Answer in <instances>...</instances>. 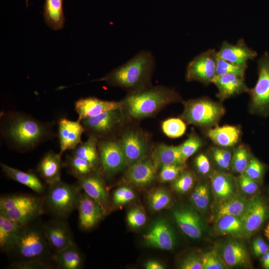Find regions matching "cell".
Instances as JSON below:
<instances>
[{"instance_id":"6da1fadb","label":"cell","mask_w":269,"mask_h":269,"mask_svg":"<svg viewBox=\"0 0 269 269\" xmlns=\"http://www.w3.org/2000/svg\"><path fill=\"white\" fill-rule=\"evenodd\" d=\"M4 119L1 126V134L18 151L33 149L53 135L50 124L29 115L12 112L5 115Z\"/></svg>"},{"instance_id":"7a4b0ae2","label":"cell","mask_w":269,"mask_h":269,"mask_svg":"<svg viewBox=\"0 0 269 269\" xmlns=\"http://www.w3.org/2000/svg\"><path fill=\"white\" fill-rule=\"evenodd\" d=\"M154 67L155 60L151 52L141 50L101 80L134 92L148 87Z\"/></svg>"},{"instance_id":"3957f363","label":"cell","mask_w":269,"mask_h":269,"mask_svg":"<svg viewBox=\"0 0 269 269\" xmlns=\"http://www.w3.org/2000/svg\"><path fill=\"white\" fill-rule=\"evenodd\" d=\"M178 93L164 86L147 87L132 92L122 101L126 114L133 119L147 118L165 106L180 100Z\"/></svg>"},{"instance_id":"277c9868","label":"cell","mask_w":269,"mask_h":269,"mask_svg":"<svg viewBox=\"0 0 269 269\" xmlns=\"http://www.w3.org/2000/svg\"><path fill=\"white\" fill-rule=\"evenodd\" d=\"M52 251L42 224H34L33 221L25 225L9 254L14 255L15 259L13 262L41 260L54 262Z\"/></svg>"},{"instance_id":"5b68a950","label":"cell","mask_w":269,"mask_h":269,"mask_svg":"<svg viewBox=\"0 0 269 269\" xmlns=\"http://www.w3.org/2000/svg\"><path fill=\"white\" fill-rule=\"evenodd\" d=\"M48 185L42 199L45 211L56 218H65L77 209L81 189L78 184H69L61 180Z\"/></svg>"},{"instance_id":"8992f818","label":"cell","mask_w":269,"mask_h":269,"mask_svg":"<svg viewBox=\"0 0 269 269\" xmlns=\"http://www.w3.org/2000/svg\"><path fill=\"white\" fill-rule=\"evenodd\" d=\"M224 113L225 109L222 105L202 98L185 102L181 117L188 124L210 128L217 124Z\"/></svg>"},{"instance_id":"52a82bcc","label":"cell","mask_w":269,"mask_h":269,"mask_svg":"<svg viewBox=\"0 0 269 269\" xmlns=\"http://www.w3.org/2000/svg\"><path fill=\"white\" fill-rule=\"evenodd\" d=\"M258 78L254 87L249 89L251 111L267 116L269 114V54L265 52L258 61Z\"/></svg>"},{"instance_id":"ba28073f","label":"cell","mask_w":269,"mask_h":269,"mask_svg":"<svg viewBox=\"0 0 269 269\" xmlns=\"http://www.w3.org/2000/svg\"><path fill=\"white\" fill-rule=\"evenodd\" d=\"M217 51L209 49L199 54L190 61L186 68L187 81H196L204 85L212 83L216 76Z\"/></svg>"},{"instance_id":"9c48e42d","label":"cell","mask_w":269,"mask_h":269,"mask_svg":"<svg viewBox=\"0 0 269 269\" xmlns=\"http://www.w3.org/2000/svg\"><path fill=\"white\" fill-rule=\"evenodd\" d=\"M99 162L106 175L113 174L127 165L120 141L105 139L98 141Z\"/></svg>"},{"instance_id":"30bf717a","label":"cell","mask_w":269,"mask_h":269,"mask_svg":"<svg viewBox=\"0 0 269 269\" xmlns=\"http://www.w3.org/2000/svg\"><path fill=\"white\" fill-rule=\"evenodd\" d=\"M43 231L54 254L74 243L68 224L64 219L56 218L42 224Z\"/></svg>"},{"instance_id":"8fae6325","label":"cell","mask_w":269,"mask_h":269,"mask_svg":"<svg viewBox=\"0 0 269 269\" xmlns=\"http://www.w3.org/2000/svg\"><path fill=\"white\" fill-rule=\"evenodd\" d=\"M122 150L130 166L146 158L148 143L140 132L130 130L125 132L120 140Z\"/></svg>"},{"instance_id":"7c38bea8","label":"cell","mask_w":269,"mask_h":269,"mask_svg":"<svg viewBox=\"0 0 269 269\" xmlns=\"http://www.w3.org/2000/svg\"><path fill=\"white\" fill-rule=\"evenodd\" d=\"M122 109L114 110L80 121L85 132L98 138L109 134L122 121Z\"/></svg>"},{"instance_id":"4fadbf2b","label":"cell","mask_w":269,"mask_h":269,"mask_svg":"<svg viewBox=\"0 0 269 269\" xmlns=\"http://www.w3.org/2000/svg\"><path fill=\"white\" fill-rule=\"evenodd\" d=\"M146 244L163 250H171L175 245V237L169 224L164 220L156 221L143 236Z\"/></svg>"},{"instance_id":"5bb4252c","label":"cell","mask_w":269,"mask_h":269,"mask_svg":"<svg viewBox=\"0 0 269 269\" xmlns=\"http://www.w3.org/2000/svg\"><path fill=\"white\" fill-rule=\"evenodd\" d=\"M122 102L103 100L94 97L80 98L74 103L78 120L98 116L108 111L122 109Z\"/></svg>"},{"instance_id":"9a60e30c","label":"cell","mask_w":269,"mask_h":269,"mask_svg":"<svg viewBox=\"0 0 269 269\" xmlns=\"http://www.w3.org/2000/svg\"><path fill=\"white\" fill-rule=\"evenodd\" d=\"M77 209L79 213V227L84 230L96 226L106 212L100 204L84 192L81 195Z\"/></svg>"},{"instance_id":"2e32d148","label":"cell","mask_w":269,"mask_h":269,"mask_svg":"<svg viewBox=\"0 0 269 269\" xmlns=\"http://www.w3.org/2000/svg\"><path fill=\"white\" fill-rule=\"evenodd\" d=\"M84 128L79 120L71 121L61 118L58 122V137L60 143L59 154L67 150H73L81 141Z\"/></svg>"},{"instance_id":"e0dca14e","label":"cell","mask_w":269,"mask_h":269,"mask_svg":"<svg viewBox=\"0 0 269 269\" xmlns=\"http://www.w3.org/2000/svg\"><path fill=\"white\" fill-rule=\"evenodd\" d=\"M268 215L267 206L259 197L249 200L247 207L240 217L243 224V232L250 235L260 228Z\"/></svg>"},{"instance_id":"ac0fdd59","label":"cell","mask_w":269,"mask_h":269,"mask_svg":"<svg viewBox=\"0 0 269 269\" xmlns=\"http://www.w3.org/2000/svg\"><path fill=\"white\" fill-rule=\"evenodd\" d=\"M217 56L229 62L240 65H248V61L253 60L257 52L250 48L243 39H239L236 44L225 41L222 42Z\"/></svg>"},{"instance_id":"d6986e66","label":"cell","mask_w":269,"mask_h":269,"mask_svg":"<svg viewBox=\"0 0 269 269\" xmlns=\"http://www.w3.org/2000/svg\"><path fill=\"white\" fill-rule=\"evenodd\" d=\"M218 88L217 97L221 101L236 95L248 92L244 76L234 74L216 75L212 81Z\"/></svg>"},{"instance_id":"ffe728a7","label":"cell","mask_w":269,"mask_h":269,"mask_svg":"<svg viewBox=\"0 0 269 269\" xmlns=\"http://www.w3.org/2000/svg\"><path fill=\"white\" fill-rule=\"evenodd\" d=\"M175 221L181 231L193 239L200 238L203 234L204 227L199 215L189 209H181L173 212Z\"/></svg>"},{"instance_id":"44dd1931","label":"cell","mask_w":269,"mask_h":269,"mask_svg":"<svg viewBox=\"0 0 269 269\" xmlns=\"http://www.w3.org/2000/svg\"><path fill=\"white\" fill-rule=\"evenodd\" d=\"M77 184L87 195L97 202L107 211L109 196L100 175L92 172L78 179Z\"/></svg>"},{"instance_id":"7402d4cb","label":"cell","mask_w":269,"mask_h":269,"mask_svg":"<svg viewBox=\"0 0 269 269\" xmlns=\"http://www.w3.org/2000/svg\"><path fill=\"white\" fill-rule=\"evenodd\" d=\"M62 165L61 155L51 150L42 156L36 171L45 182L49 185L61 180Z\"/></svg>"},{"instance_id":"603a6c76","label":"cell","mask_w":269,"mask_h":269,"mask_svg":"<svg viewBox=\"0 0 269 269\" xmlns=\"http://www.w3.org/2000/svg\"><path fill=\"white\" fill-rule=\"evenodd\" d=\"M156 170L152 159L145 158L130 166L127 179L136 186H146L154 180Z\"/></svg>"},{"instance_id":"cb8c5ba5","label":"cell","mask_w":269,"mask_h":269,"mask_svg":"<svg viewBox=\"0 0 269 269\" xmlns=\"http://www.w3.org/2000/svg\"><path fill=\"white\" fill-rule=\"evenodd\" d=\"M24 226L0 213V249L2 252H10Z\"/></svg>"},{"instance_id":"d4e9b609","label":"cell","mask_w":269,"mask_h":269,"mask_svg":"<svg viewBox=\"0 0 269 269\" xmlns=\"http://www.w3.org/2000/svg\"><path fill=\"white\" fill-rule=\"evenodd\" d=\"M151 159L156 168L165 165H177L184 166L186 161L183 158L179 146L165 144L158 145L154 148Z\"/></svg>"},{"instance_id":"484cf974","label":"cell","mask_w":269,"mask_h":269,"mask_svg":"<svg viewBox=\"0 0 269 269\" xmlns=\"http://www.w3.org/2000/svg\"><path fill=\"white\" fill-rule=\"evenodd\" d=\"M2 171L6 176L31 189L38 194L45 191V186L40 178L33 172H24L3 163H0Z\"/></svg>"},{"instance_id":"4316f807","label":"cell","mask_w":269,"mask_h":269,"mask_svg":"<svg viewBox=\"0 0 269 269\" xmlns=\"http://www.w3.org/2000/svg\"><path fill=\"white\" fill-rule=\"evenodd\" d=\"M53 261L56 267L60 269H80L83 265V256L74 242L55 253Z\"/></svg>"},{"instance_id":"83f0119b","label":"cell","mask_w":269,"mask_h":269,"mask_svg":"<svg viewBox=\"0 0 269 269\" xmlns=\"http://www.w3.org/2000/svg\"><path fill=\"white\" fill-rule=\"evenodd\" d=\"M206 134L216 145L221 147H228L238 142L241 130L236 126L225 125L209 129Z\"/></svg>"},{"instance_id":"f1b7e54d","label":"cell","mask_w":269,"mask_h":269,"mask_svg":"<svg viewBox=\"0 0 269 269\" xmlns=\"http://www.w3.org/2000/svg\"><path fill=\"white\" fill-rule=\"evenodd\" d=\"M44 212L43 201L34 205L0 211V213L11 220L24 225L34 221Z\"/></svg>"},{"instance_id":"f546056e","label":"cell","mask_w":269,"mask_h":269,"mask_svg":"<svg viewBox=\"0 0 269 269\" xmlns=\"http://www.w3.org/2000/svg\"><path fill=\"white\" fill-rule=\"evenodd\" d=\"M42 14L45 23L52 29L58 30L64 27L63 0H45Z\"/></svg>"},{"instance_id":"4dcf8cb0","label":"cell","mask_w":269,"mask_h":269,"mask_svg":"<svg viewBox=\"0 0 269 269\" xmlns=\"http://www.w3.org/2000/svg\"><path fill=\"white\" fill-rule=\"evenodd\" d=\"M211 185L213 192L219 200L224 201L233 197L235 185L231 176L215 172L211 178Z\"/></svg>"},{"instance_id":"1f68e13d","label":"cell","mask_w":269,"mask_h":269,"mask_svg":"<svg viewBox=\"0 0 269 269\" xmlns=\"http://www.w3.org/2000/svg\"><path fill=\"white\" fill-rule=\"evenodd\" d=\"M98 138L90 135L85 142L79 144L72 151V154L91 163L95 168L99 161Z\"/></svg>"},{"instance_id":"d6a6232c","label":"cell","mask_w":269,"mask_h":269,"mask_svg":"<svg viewBox=\"0 0 269 269\" xmlns=\"http://www.w3.org/2000/svg\"><path fill=\"white\" fill-rule=\"evenodd\" d=\"M247 252L239 243L231 241L224 247L223 257L226 264L230 267L243 266L248 262Z\"/></svg>"},{"instance_id":"836d02e7","label":"cell","mask_w":269,"mask_h":269,"mask_svg":"<svg viewBox=\"0 0 269 269\" xmlns=\"http://www.w3.org/2000/svg\"><path fill=\"white\" fill-rule=\"evenodd\" d=\"M249 200L242 197H232L221 204L217 210V220L231 215L241 217L247 207Z\"/></svg>"},{"instance_id":"e575fe53","label":"cell","mask_w":269,"mask_h":269,"mask_svg":"<svg viewBox=\"0 0 269 269\" xmlns=\"http://www.w3.org/2000/svg\"><path fill=\"white\" fill-rule=\"evenodd\" d=\"M43 201L40 198L27 194H10L0 199V211L36 204Z\"/></svg>"},{"instance_id":"d590c367","label":"cell","mask_w":269,"mask_h":269,"mask_svg":"<svg viewBox=\"0 0 269 269\" xmlns=\"http://www.w3.org/2000/svg\"><path fill=\"white\" fill-rule=\"evenodd\" d=\"M65 162L70 173L77 179L92 173L95 169L90 162L72 154L67 156Z\"/></svg>"},{"instance_id":"8d00e7d4","label":"cell","mask_w":269,"mask_h":269,"mask_svg":"<svg viewBox=\"0 0 269 269\" xmlns=\"http://www.w3.org/2000/svg\"><path fill=\"white\" fill-rule=\"evenodd\" d=\"M217 230L222 234L237 235L243 232V224L240 217L226 215L218 220Z\"/></svg>"},{"instance_id":"74e56055","label":"cell","mask_w":269,"mask_h":269,"mask_svg":"<svg viewBox=\"0 0 269 269\" xmlns=\"http://www.w3.org/2000/svg\"><path fill=\"white\" fill-rule=\"evenodd\" d=\"M161 128L166 135L170 138H175L184 134L186 130V125L182 119L173 118L163 122Z\"/></svg>"},{"instance_id":"f35d334b","label":"cell","mask_w":269,"mask_h":269,"mask_svg":"<svg viewBox=\"0 0 269 269\" xmlns=\"http://www.w3.org/2000/svg\"><path fill=\"white\" fill-rule=\"evenodd\" d=\"M148 202L153 211H158L167 207L171 198L169 193L163 188H158L148 195Z\"/></svg>"},{"instance_id":"ab89813d","label":"cell","mask_w":269,"mask_h":269,"mask_svg":"<svg viewBox=\"0 0 269 269\" xmlns=\"http://www.w3.org/2000/svg\"><path fill=\"white\" fill-rule=\"evenodd\" d=\"M251 159L249 150L244 145L237 147L233 155L232 163L234 171L242 173L246 170Z\"/></svg>"},{"instance_id":"60d3db41","label":"cell","mask_w":269,"mask_h":269,"mask_svg":"<svg viewBox=\"0 0 269 269\" xmlns=\"http://www.w3.org/2000/svg\"><path fill=\"white\" fill-rule=\"evenodd\" d=\"M209 189L205 184L196 186L191 196V200L194 206L201 210H205L209 203Z\"/></svg>"},{"instance_id":"b9f144b4","label":"cell","mask_w":269,"mask_h":269,"mask_svg":"<svg viewBox=\"0 0 269 269\" xmlns=\"http://www.w3.org/2000/svg\"><path fill=\"white\" fill-rule=\"evenodd\" d=\"M247 67L248 65H237L229 62L217 56L216 75L234 74L244 76Z\"/></svg>"},{"instance_id":"7bdbcfd3","label":"cell","mask_w":269,"mask_h":269,"mask_svg":"<svg viewBox=\"0 0 269 269\" xmlns=\"http://www.w3.org/2000/svg\"><path fill=\"white\" fill-rule=\"evenodd\" d=\"M195 177L189 171H183L173 181L172 187L178 193H184L189 191L193 186Z\"/></svg>"},{"instance_id":"ee69618b","label":"cell","mask_w":269,"mask_h":269,"mask_svg":"<svg viewBox=\"0 0 269 269\" xmlns=\"http://www.w3.org/2000/svg\"><path fill=\"white\" fill-rule=\"evenodd\" d=\"M200 138L195 134H191L181 145H179L180 151L185 161L193 155L202 146Z\"/></svg>"},{"instance_id":"f6af8a7d","label":"cell","mask_w":269,"mask_h":269,"mask_svg":"<svg viewBox=\"0 0 269 269\" xmlns=\"http://www.w3.org/2000/svg\"><path fill=\"white\" fill-rule=\"evenodd\" d=\"M202 269H224L226 266L217 251L212 250L202 257Z\"/></svg>"},{"instance_id":"bcb514c9","label":"cell","mask_w":269,"mask_h":269,"mask_svg":"<svg viewBox=\"0 0 269 269\" xmlns=\"http://www.w3.org/2000/svg\"><path fill=\"white\" fill-rule=\"evenodd\" d=\"M56 267L55 263L41 260L13 262L9 266L12 269H48Z\"/></svg>"},{"instance_id":"7dc6e473","label":"cell","mask_w":269,"mask_h":269,"mask_svg":"<svg viewBox=\"0 0 269 269\" xmlns=\"http://www.w3.org/2000/svg\"><path fill=\"white\" fill-rule=\"evenodd\" d=\"M135 193L130 188L122 186L117 188L113 194V202L116 206L127 204L134 199Z\"/></svg>"},{"instance_id":"c3c4849f","label":"cell","mask_w":269,"mask_h":269,"mask_svg":"<svg viewBox=\"0 0 269 269\" xmlns=\"http://www.w3.org/2000/svg\"><path fill=\"white\" fill-rule=\"evenodd\" d=\"M183 166L177 165H165L160 168L159 178L162 182L174 181L183 172Z\"/></svg>"},{"instance_id":"681fc988","label":"cell","mask_w":269,"mask_h":269,"mask_svg":"<svg viewBox=\"0 0 269 269\" xmlns=\"http://www.w3.org/2000/svg\"><path fill=\"white\" fill-rule=\"evenodd\" d=\"M263 163L254 156H252L244 173L247 176L256 181L261 180L264 172Z\"/></svg>"},{"instance_id":"f907efd6","label":"cell","mask_w":269,"mask_h":269,"mask_svg":"<svg viewBox=\"0 0 269 269\" xmlns=\"http://www.w3.org/2000/svg\"><path fill=\"white\" fill-rule=\"evenodd\" d=\"M127 219L130 227L133 228H138L144 225L146 221V216L141 209L135 208L128 213Z\"/></svg>"},{"instance_id":"816d5d0a","label":"cell","mask_w":269,"mask_h":269,"mask_svg":"<svg viewBox=\"0 0 269 269\" xmlns=\"http://www.w3.org/2000/svg\"><path fill=\"white\" fill-rule=\"evenodd\" d=\"M238 181L241 190L246 194H254L258 189L256 181L249 177L244 173H241Z\"/></svg>"},{"instance_id":"f5cc1de1","label":"cell","mask_w":269,"mask_h":269,"mask_svg":"<svg viewBox=\"0 0 269 269\" xmlns=\"http://www.w3.org/2000/svg\"><path fill=\"white\" fill-rule=\"evenodd\" d=\"M195 164L198 172L202 175H207L211 171V164L208 157L200 153L195 158Z\"/></svg>"},{"instance_id":"db71d44e","label":"cell","mask_w":269,"mask_h":269,"mask_svg":"<svg viewBox=\"0 0 269 269\" xmlns=\"http://www.w3.org/2000/svg\"><path fill=\"white\" fill-rule=\"evenodd\" d=\"M182 269H202V258L197 255L189 256L181 262Z\"/></svg>"},{"instance_id":"11a10c76","label":"cell","mask_w":269,"mask_h":269,"mask_svg":"<svg viewBox=\"0 0 269 269\" xmlns=\"http://www.w3.org/2000/svg\"><path fill=\"white\" fill-rule=\"evenodd\" d=\"M253 249L256 256H263L269 251V246L262 238H257L253 242Z\"/></svg>"},{"instance_id":"9f6ffc18","label":"cell","mask_w":269,"mask_h":269,"mask_svg":"<svg viewBox=\"0 0 269 269\" xmlns=\"http://www.w3.org/2000/svg\"><path fill=\"white\" fill-rule=\"evenodd\" d=\"M212 150L213 157L218 166L222 169H228L230 164L223 158L220 147H214Z\"/></svg>"},{"instance_id":"6f0895ef","label":"cell","mask_w":269,"mask_h":269,"mask_svg":"<svg viewBox=\"0 0 269 269\" xmlns=\"http://www.w3.org/2000/svg\"><path fill=\"white\" fill-rule=\"evenodd\" d=\"M146 269H164L165 267L161 263L154 261L149 260L147 261L144 266Z\"/></svg>"},{"instance_id":"680465c9","label":"cell","mask_w":269,"mask_h":269,"mask_svg":"<svg viewBox=\"0 0 269 269\" xmlns=\"http://www.w3.org/2000/svg\"><path fill=\"white\" fill-rule=\"evenodd\" d=\"M262 263L264 268L269 269V258L268 253L263 255L262 258Z\"/></svg>"},{"instance_id":"91938a15","label":"cell","mask_w":269,"mask_h":269,"mask_svg":"<svg viewBox=\"0 0 269 269\" xmlns=\"http://www.w3.org/2000/svg\"><path fill=\"white\" fill-rule=\"evenodd\" d=\"M264 235L265 237L269 241V223L266 226V228L264 229Z\"/></svg>"},{"instance_id":"94428289","label":"cell","mask_w":269,"mask_h":269,"mask_svg":"<svg viewBox=\"0 0 269 269\" xmlns=\"http://www.w3.org/2000/svg\"><path fill=\"white\" fill-rule=\"evenodd\" d=\"M26 6H28V0H25Z\"/></svg>"},{"instance_id":"6125c7cd","label":"cell","mask_w":269,"mask_h":269,"mask_svg":"<svg viewBox=\"0 0 269 269\" xmlns=\"http://www.w3.org/2000/svg\"><path fill=\"white\" fill-rule=\"evenodd\" d=\"M268 254L269 258V251L268 252Z\"/></svg>"}]
</instances>
